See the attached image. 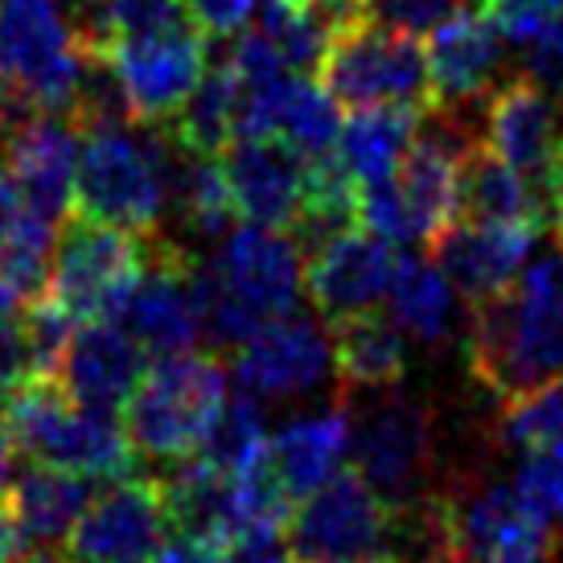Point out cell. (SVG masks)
Segmentation results:
<instances>
[{
  "label": "cell",
  "instance_id": "d6a6232c",
  "mask_svg": "<svg viewBox=\"0 0 563 563\" xmlns=\"http://www.w3.org/2000/svg\"><path fill=\"white\" fill-rule=\"evenodd\" d=\"M264 453H267L264 399H255L251 391H239L231 399H222L219 416L210 420V428H206V437L194 456H202L206 465H214L222 473H235Z\"/></svg>",
  "mask_w": 563,
  "mask_h": 563
},
{
  "label": "cell",
  "instance_id": "d6986e66",
  "mask_svg": "<svg viewBox=\"0 0 563 563\" xmlns=\"http://www.w3.org/2000/svg\"><path fill=\"white\" fill-rule=\"evenodd\" d=\"M485 136L482 141L498 153L506 165H515L522 177L548 169L555 148L563 144V99L522 70L515 79L482 99Z\"/></svg>",
  "mask_w": 563,
  "mask_h": 563
},
{
  "label": "cell",
  "instance_id": "6da1fadb",
  "mask_svg": "<svg viewBox=\"0 0 563 563\" xmlns=\"http://www.w3.org/2000/svg\"><path fill=\"white\" fill-rule=\"evenodd\" d=\"M465 358L477 387L498 404L563 378V243L522 267L501 297L470 305Z\"/></svg>",
  "mask_w": 563,
  "mask_h": 563
},
{
  "label": "cell",
  "instance_id": "52a82bcc",
  "mask_svg": "<svg viewBox=\"0 0 563 563\" xmlns=\"http://www.w3.org/2000/svg\"><path fill=\"white\" fill-rule=\"evenodd\" d=\"M144 255V235L79 214L54 243L46 297L70 321H111L141 280Z\"/></svg>",
  "mask_w": 563,
  "mask_h": 563
},
{
  "label": "cell",
  "instance_id": "9a60e30c",
  "mask_svg": "<svg viewBox=\"0 0 563 563\" xmlns=\"http://www.w3.org/2000/svg\"><path fill=\"white\" fill-rule=\"evenodd\" d=\"M333 371V338L317 325L313 317H280L251 333L235 350V383L239 391L255 399L284 404L325 387Z\"/></svg>",
  "mask_w": 563,
  "mask_h": 563
},
{
  "label": "cell",
  "instance_id": "83f0119b",
  "mask_svg": "<svg viewBox=\"0 0 563 563\" xmlns=\"http://www.w3.org/2000/svg\"><path fill=\"white\" fill-rule=\"evenodd\" d=\"M387 305H391V321L404 329L411 342L444 345L453 338V325H456L453 284H449V276L432 260L399 255Z\"/></svg>",
  "mask_w": 563,
  "mask_h": 563
},
{
  "label": "cell",
  "instance_id": "44dd1931",
  "mask_svg": "<svg viewBox=\"0 0 563 563\" xmlns=\"http://www.w3.org/2000/svg\"><path fill=\"white\" fill-rule=\"evenodd\" d=\"M428 75L437 108H473L494 91L506 66V37L482 9H461L428 37Z\"/></svg>",
  "mask_w": 563,
  "mask_h": 563
},
{
  "label": "cell",
  "instance_id": "5bb4252c",
  "mask_svg": "<svg viewBox=\"0 0 563 563\" xmlns=\"http://www.w3.org/2000/svg\"><path fill=\"white\" fill-rule=\"evenodd\" d=\"M165 489L153 477H120L82 510L70 531L75 563H148L169 539Z\"/></svg>",
  "mask_w": 563,
  "mask_h": 563
},
{
  "label": "cell",
  "instance_id": "8d00e7d4",
  "mask_svg": "<svg viewBox=\"0 0 563 563\" xmlns=\"http://www.w3.org/2000/svg\"><path fill=\"white\" fill-rule=\"evenodd\" d=\"M515 485L534 501L551 522L563 518V444L548 449H527L515 470Z\"/></svg>",
  "mask_w": 563,
  "mask_h": 563
},
{
  "label": "cell",
  "instance_id": "7a4b0ae2",
  "mask_svg": "<svg viewBox=\"0 0 563 563\" xmlns=\"http://www.w3.org/2000/svg\"><path fill=\"white\" fill-rule=\"evenodd\" d=\"M300 255L288 231L276 227H239L222 239L210 260L194 264V300L214 345H243L251 333L297 309Z\"/></svg>",
  "mask_w": 563,
  "mask_h": 563
},
{
  "label": "cell",
  "instance_id": "7c38bea8",
  "mask_svg": "<svg viewBox=\"0 0 563 563\" xmlns=\"http://www.w3.org/2000/svg\"><path fill=\"white\" fill-rule=\"evenodd\" d=\"M144 272L136 288L115 309V325L141 345L148 358H173L198 350L206 338L202 309L194 300V264L198 255L177 239L144 235Z\"/></svg>",
  "mask_w": 563,
  "mask_h": 563
},
{
  "label": "cell",
  "instance_id": "ee69618b",
  "mask_svg": "<svg viewBox=\"0 0 563 563\" xmlns=\"http://www.w3.org/2000/svg\"><path fill=\"white\" fill-rule=\"evenodd\" d=\"M33 115H37V108H33V99L25 95V87L13 75L0 70V148H4V141L13 136L16 128L30 124Z\"/></svg>",
  "mask_w": 563,
  "mask_h": 563
},
{
  "label": "cell",
  "instance_id": "9c48e42d",
  "mask_svg": "<svg viewBox=\"0 0 563 563\" xmlns=\"http://www.w3.org/2000/svg\"><path fill=\"white\" fill-rule=\"evenodd\" d=\"M82 58L63 0H0V70L25 87L37 111L70 120Z\"/></svg>",
  "mask_w": 563,
  "mask_h": 563
},
{
  "label": "cell",
  "instance_id": "f1b7e54d",
  "mask_svg": "<svg viewBox=\"0 0 563 563\" xmlns=\"http://www.w3.org/2000/svg\"><path fill=\"white\" fill-rule=\"evenodd\" d=\"M9 494L33 543H66L79 527L82 510L91 506V477L54 470V465H33L16 477Z\"/></svg>",
  "mask_w": 563,
  "mask_h": 563
},
{
  "label": "cell",
  "instance_id": "681fc988",
  "mask_svg": "<svg viewBox=\"0 0 563 563\" xmlns=\"http://www.w3.org/2000/svg\"><path fill=\"white\" fill-rule=\"evenodd\" d=\"M313 4L329 16V25H333V30H338L342 21H350V16L362 13V0H313Z\"/></svg>",
  "mask_w": 563,
  "mask_h": 563
},
{
  "label": "cell",
  "instance_id": "f546056e",
  "mask_svg": "<svg viewBox=\"0 0 563 563\" xmlns=\"http://www.w3.org/2000/svg\"><path fill=\"white\" fill-rule=\"evenodd\" d=\"M239 120V79L231 63L222 58L214 70H206L202 82L189 91V99L165 120V132L177 148L198 157H222V148L235 141Z\"/></svg>",
  "mask_w": 563,
  "mask_h": 563
},
{
  "label": "cell",
  "instance_id": "8fae6325",
  "mask_svg": "<svg viewBox=\"0 0 563 563\" xmlns=\"http://www.w3.org/2000/svg\"><path fill=\"white\" fill-rule=\"evenodd\" d=\"M391 506L358 470L329 477L292 506L284 543L297 563H350L387 555Z\"/></svg>",
  "mask_w": 563,
  "mask_h": 563
},
{
  "label": "cell",
  "instance_id": "d4e9b609",
  "mask_svg": "<svg viewBox=\"0 0 563 563\" xmlns=\"http://www.w3.org/2000/svg\"><path fill=\"white\" fill-rule=\"evenodd\" d=\"M333 371L345 395L399 387L407 375V333L378 313L333 321Z\"/></svg>",
  "mask_w": 563,
  "mask_h": 563
},
{
  "label": "cell",
  "instance_id": "ba28073f",
  "mask_svg": "<svg viewBox=\"0 0 563 563\" xmlns=\"http://www.w3.org/2000/svg\"><path fill=\"white\" fill-rule=\"evenodd\" d=\"M350 453L358 461V473L378 489L387 506L420 498L432 489L437 470V428L423 399L387 387L375 391L350 420Z\"/></svg>",
  "mask_w": 563,
  "mask_h": 563
},
{
  "label": "cell",
  "instance_id": "c3c4849f",
  "mask_svg": "<svg viewBox=\"0 0 563 563\" xmlns=\"http://www.w3.org/2000/svg\"><path fill=\"white\" fill-rule=\"evenodd\" d=\"M13 461H16V440H13V432H9V420L0 416V489L13 477Z\"/></svg>",
  "mask_w": 563,
  "mask_h": 563
},
{
  "label": "cell",
  "instance_id": "ffe728a7",
  "mask_svg": "<svg viewBox=\"0 0 563 563\" xmlns=\"http://www.w3.org/2000/svg\"><path fill=\"white\" fill-rule=\"evenodd\" d=\"M222 177L239 219L288 231L305 198V161L276 136H235L222 148Z\"/></svg>",
  "mask_w": 563,
  "mask_h": 563
},
{
  "label": "cell",
  "instance_id": "f6af8a7d",
  "mask_svg": "<svg viewBox=\"0 0 563 563\" xmlns=\"http://www.w3.org/2000/svg\"><path fill=\"white\" fill-rule=\"evenodd\" d=\"M33 539L25 531V522L16 515V501L9 489H0V563H13L21 551H30Z\"/></svg>",
  "mask_w": 563,
  "mask_h": 563
},
{
  "label": "cell",
  "instance_id": "ac0fdd59",
  "mask_svg": "<svg viewBox=\"0 0 563 563\" xmlns=\"http://www.w3.org/2000/svg\"><path fill=\"white\" fill-rule=\"evenodd\" d=\"M0 165L16 181L21 198L46 222H66L75 206V169H79V128L66 115L37 111L0 148Z\"/></svg>",
  "mask_w": 563,
  "mask_h": 563
},
{
  "label": "cell",
  "instance_id": "4316f807",
  "mask_svg": "<svg viewBox=\"0 0 563 563\" xmlns=\"http://www.w3.org/2000/svg\"><path fill=\"white\" fill-rule=\"evenodd\" d=\"M169 206L194 243H222L239 219L222 165L214 157L186 153V148H177V157H173Z\"/></svg>",
  "mask_w": 563,
  "mask_h": 563
},
{
  "label": "cell",
  "instance_id": "30bf717a",
  "mask_svg": "<svg viewBox=\"0 0 563 563\" xmlns=\"http://www.w3.org/2000/svg\"><path fill=\"white\" fill-rule=\"evenodd\" d=\"M456 563H551V518L515 482L461 477L444 489Z\"/></svg>",
  "mask_w": 563,
  "mask_h": 563
},
{
  "label": "cell",
  "instance_id": "5b68a950",
  "mask_svg": "<svg viewBox=\"0 0 563 563\" xmlns=\"http://www.w3.org/2000/svg\"><path fill=\"white\" fill-rule=\"evenodd\" d=\"M222 399H227L222 358L186 350L173 358H157L153 371H144L141 387L132 391L120 416L136 456L157 465H177L198 453Z\"/></svg>",
  "mask_w": 563,
  "mask_h": 563
},
{
  "label": "cell",
  "instance_id": "e575fe53",
  "mask_svg": "<svg viewBox=\"0 0 563 563\" xmlns=\"http://www.w3.org/2000/svg\"><path fill=\"white\" fill-rule=\"evenodd\" d=\"M498 440L510 449H548L563 444V378L522 395L515 404H501Z\"/></svg>",
  "mask_w": 563,
  "mask_h": 563
},
{
  "label": "cell",
  "instance_id": "cb8c5ba5",
  "mask_svg": "<svg viewBox=\"0 0 563 563\" xmlns=\"http://www.w3.org/2000/svg\"><path fill=\"white\" fill-rule=\"evenodd\" d=\"M165 489V515H169L173 534L202 539L214 548H231L239 539L235 501H231V473L206 465L202 456L177 461Z\"/></svg>",
  "mask_w": 563,
  "mask_h": 563
},
{
  "label": "cell",
  "instance_id": "2e32d148",
  "mask_svg": "<svg viewBox=\"0 0 563 563\" xmlns=\"http://www.w3.org/2000/svg\"><path fill=\"white\" fill-rule=\"evenodd\" d=\"M531 222H489V219H456L440 239L428 243V260L449 276L470 305L501 297L522 276L534 251Z\"/></svg>",
  "mask_w": 563,
  "mask_h": 563
},
{
  "label": "cell",
  "instance_id": "bcb514c9",
  "mask_svg": "<svg viewBox=\"0 0 563 563\" xmlns=\"http://www.w3.org/2000/svg\"><path fill=\"white\" fill-rule=\"evenodd\" d=\"M148 563H227V551L202 539H186V534H173L161 543V551Z\"/></svg>",
  "mask_w": 563,
  "mask_h": 563
},
{
  "label": "cell",
  "instance_id": "d590c367",
  "mask_svg": "<svg viewBox=\"0 0 563 563\" xmlns=\"http://www.w3.org/2000/svg\"><path fill=\"white\" fill-rule=\"evenodd\" d=\"M21 325H25V342H30L33 378H58L79 321H70L49 297H37L21 309Z\"/></svg>",
  "mask_w": 563,
  "mask_h": 563
},
{
  "label": "cell",
  "instance_id": "b9f144b4",
  "mask_svg": "<svg viewBox=\"0 0 563 563\" xmlns=\"http://www.w3.org/2000/svg\"><path fill=\"white\" fill-rule=\"evenodd\" d=\"M189 16L202 25L210 37H235L260 9V0H186Z\"/></svg>",
  "mask_w": 563,
  "mask_h": 563
},
{
  "label": "cell",
  "instance_id": "836d02e7",
  "mask_svg": "<svg viewBox=\"0 0 563 563\" xmlns=\"http://www.w3.org/2000/svg\"><path fill=\"white\" fill-rule=\"evenodd\" d=\"M264 37L276 46V54L284 58L288 70L309 75L321 66L329 46V16L317 9L313 0H264V13L255 21Z\"/></svg>",
  "mask_w": 563,
  "mask_h": 563
},
{
  "label": "cell",
  "instance_id": "8992f818",
  "mask_svg": "<svg viewBox=\"0 0 563 563\" xmlns=\"http://www.w3.org/2000/svg\"><path fill=\"white\" fill-rule=\"evenodd\" d=\"M317 70L321 87L342 108H437L428 49L416 37L375 25L362 13L329 33L325 58Z\"/></svg>",
  "mask_w": 563,
  "mask_h": 563
},
{
  "label": "cell",
  "instance_id": "3957f363",
  "mask_svg": "<svg viewBox=\"0 0 563 563\" xmlns=\"http://www.w3.org/2000/svg\"><path fill=\"white\" fill-rule=\"evenodd\" d=\"M75 210L136 235H157L169 206V173L177 144L161 124H111L79 132Z\"/></svg>",
  "mask_w": 563,
  "mask_h": 563
},
{
  "label": "cell",
  "instance_id": "277c9868",
  "mask_svg": "<svg viewBox=\"0 0 563 563\" xmlns=\"http://www.w3.org/2000/svg\"><path fill=\"white\" fill-rule=\"evenodd\" d=\"M4 420L16 440V453L33 465L79 473L91 482H120L136 470V449L124 423L108 411H91L70 399L58 378H30L4 399Z\"/></svg>",
  "mask_w": 563,
  "mask_h": 563
},
{
  "label": "cell",
  "instance_id": "603a6c76",
  "mask_svg": "<svg viewBox=\"0 0 563 563\" xmlns=\"http://www.w3.org/2000/svg\"><path fill=\"white\" fill-rule=\"evenodd\" d=\"M345 456H350V411L345 407L300 416L284 423L276 440H267V461L297 501L321 489L329 477H338Z\"/></svg>",
  "mask_w": 563,
  "mask_h": 563
},
{
  "label": "cell",
  "instance_id": "ab89813d",
  "mask_svg": "<svg viewBox=\"0 0 563 563\" xmlns=\"http://www.w3.org/2000/svg\"><path fill=\"white\" fill-rule=\"evenodd\" d=\"M522 70L531 75L539 87H548L551 95L563 99V13L534 33L522 46Z\"/></svg>",
  "mask_w": 563,
  "mask_h": 563
},
{
  "label": "cell",
  "instance_id": "484cf974",
  "mask_svg": "<svg viewBox=\"0 0 563 563\" xmlns=\"http://www.w3.org/2000/svg\"><path fill=\"white\" fill-rule=\"evenodd\" d=\"M423 111L416 108H358L342 124L338 157L358 186L383 181L404 165L407 148L416 141Z\"/></svg>",
  "mask_w": 563,
  "mask_h": 563
},
{
  "label": "cell",
  "instance_id": "74e56055",
  "mask_svg": "<svg viewBox=\"0 0 563 563\" xmlns=\"http://www.w3.org/2000/svg\"><path fill=\"white\" fill-rule=\"evenodd\" d=\"M461 9L465 0H362V16L395 33H407V37H428Z\"/></svg>",
  "mask_w": 563,
  "mask_h": 563
},
{
  "label": "cell",
  "instance_id": "7bdbcfd3",
  "mask_svg": "<svg viewBox=\"0 0 563 563\" xmlns=\"http://www.w3.org/2000/svg\"><path fill=\"white\" fill-rule=\"evenodd\" d=\"M284 531H251L227 548V563H292V551L280 539Z\"/></svg>",
  "mask_w": 563,
  "mask_h": 563
},
{
  "label": "cell",
  "instance_id": "7402d4cb",
  "mask_svg": "<svg viewBox=\"0 0 563 563\" xmlns=\"http://www.w3.org/2000/svg\"><path fill=\"white\" fill-rule=\"evenodd\" d=\"M144 358L148 354L115 321H87L70 338L58 383L70 391V399L79 407L120 416L124 404L132 399V391L141 387Z\"/></svg>",
  "mask_w": 563,
  "mask_h": 563
},
{
  "label": "cell",
  "instance_id": "60d3db41",
  "mask_svg": "<svg viewBox=\"0 0 563 563\" xmlns=\"http://www.w3.org/2000/svg\"><path fill=\"white\" fill-rule=\"evenodd\" d=\"M33 378L30 342L16 313H0V404L16 395Z\"/></svg>",
  "mask_w": 563,
  "mask_h": 563
},
{
  "label": "cell",
  "instance_id": "f35d334b",
  "mask_svg": "<svg viewBox=\"0 0 563 563\" xmlns=\"http://www.w3.org/2000/svg\"><path fill=\"white\" fill-rule=\"evenodd\" d=\"M482 13L510 46H527L534 33L563 13V0H482Z\"/></svg>",
  "mask_w": 563,
  "mask_h": 563
},
{
  "label": "cell",
  "instance_id": "f907efd6",
  "mask_svg": "<svg viewBox=\"0 0 563 563\" xmlns=\"http://www.w3.org/2000/svg\"><path fill=\"white\" fill-rule=\"evenodd\" d=\"M350 563H391V560H350Z\"/></svg>",
  "mask_w": 563,
  "mask_h": 563
},
{
  "label": "cell",
  "instance_id": "1f68e13d",
  "mask_svg": "<svg viewBox=\"0 0 563 563\" xmlns=\"http://www.w3.org/2000/svg\"><path fill=\"white\" fill-rule=\"evenodd\" d=\"M342 103L313 82L309 75H288L276 95V111H272V136L284 141L300 161L325 157L338 148L342 136Z\"/></svg>",
  "mask_w": 563,
  "mask_h": 563
},
{
  "label": "cell",
  "instance_id": "4fadbf2b",
  "mask_svg": "<svg viewBox=\"0 0 563 563\" xmlns=\"http://www.w3.org/2000/svg\"><path fill=\"white\" fill-rule=\"evenodd\" d=\"M108 58L120 70L136 124H165L210 70L206 66V33L198 21L115 42Z\"/></svg>",
  "mask_w": 563,
  "mask_h": 563
},
{
  "label": "cell",
  "instance_id": "e0dca14e",
  "mask_svg": "<svg viewBox=\"0 0 563 563\" xmlns=\"http://www.w3.org/2000/svg\"><path fill=\"white\" fill-rule=\"evenodd\" d=\"M395 243L378 239L366 227H350L345 235L329 239L325 247L309 255V272H305V288L313 309L333 321L358 313H375L378 300H387L395 280Z\"/></svg>",
  "mask_w": 563,
  "mask_h": 563
},
{
  "label": "cell",
  "instance_id": "4dcf8cb0",
  "mask_svg": "<svg viewBox=\"0 0 563 563\" xmlns=\"http://www.w3.org/2000/svg\"><path fill=\"white\" fill-rule=\"evenodd\" d=\"M461 214L489 222H531L534 227L531 177H522L515 165H506L489 144H473L461 161Z\"/></svg>",
  "mask_w": 563,
  "mask_h": 563
},
{
  "label": "cell",
  "instance_id": "7dc6e473",
  "mask_svg": "<svg viewBox=\"0 0 563 563\" xmlns=\"http://www.w3.org/2000/svg\"><path fill=\"white\" fill-rule=\"evenodd\" d=\"M13 563H75L70 551H63L58 543H33L30 551H21Z\"/></svg>",
  "mask_w": 563,
  "mask_h": 563
}]
</instances>
